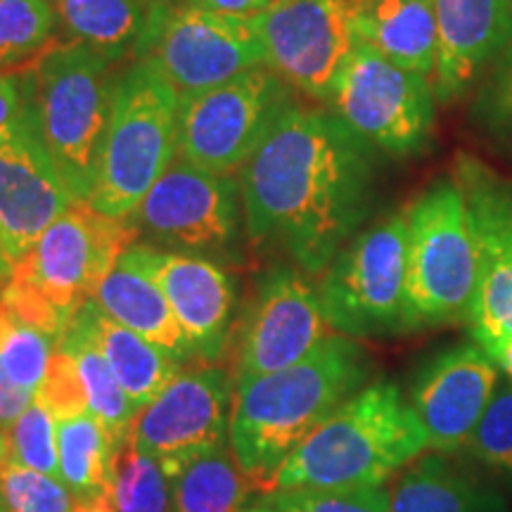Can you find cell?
Here are the masks:
<instances>
[{
	"instance_id": "cell-1",
	"label": "cell",
	"mask_w": 512,
	"mask_h": 512,
	"mask_svg": "<svg viewBox=\"0 0 512 512\" xmlns=\"http://www.w3.org/2000/svg\"><path fill=\"white\" fill-rule=\"evenodd\" d=\"M375 152L328 107L292 100L240 169L247 238L323 273L373 214Z\"/></svg>"
},
{
	"instance_id": "cell-2",
	"label": "cell",
	"mask_w": 512,
	"mask_h": 512,
	"mask_svg": "<svg viewBox=\"0 0 512 512\" xmlns=\"http://www.w3.org/2000/svg\"><path fill=\"white\" fill-rule=\"evenodd\" d=\"M370 375L368 351L351 337L330 335L294 366L235 384L230 453L252 491L266 494L294 448L361 392Z\"/></svg>"
},
{
	"instance_id": "cell-3",
	"label": "cell",
	"mask_w": 512,
	"mask_h": 512,
	"mask_svg": "<svg viewBox=\"0 0 512 512\" xmlns=\"http://www.w3.org/2000/svg\"><path fill=\"white\" fill-rule=\"evenodd\" d=\"M425 451V430L411 403L394 382L377 380L342 403L294 448L266 494L384 484Z\"/></svg>"
},
{
	"instance_id": "cell-4",
	"label": "cell",
	"mask_w": 512,
	"mask_h": 512,
	"mask_svg": "<svg viewBox=\"0 0 512 512\" xmlns=\"http://www.w3.org/2000/svg\"><path fill=\"white\" fill-rule=\"evenodd\" d=\"M112 64L69 41L48 46L19 69L24 110L76 202L91 200L98 183L117 86Z\"/></svg>"
},
{
	"instance_id": "cell-5",
	"label": "cell",
	"mask_w": 512,
	"mask_h": 512,
	"mask_svg": "<svg viewBox=\"0 0 512 512\" xmlns=\"http://www.w3.org/2000/svg\"><path fill=\"white\" fill-rule=\"evenodd\" d=\"M406 228L403 330L465 323L477 287V247L456 174L437 178L408 204Z\"/></svg>"
},
{
	"instance_id": "cell-6",
	"label": "cell",
	"mask_w": 512,
	"mask_h": 512,
	"mask_svg": "<svg viewBox=\"0 0 512 512\" xmlns=\"http://www.w3.org/2000/svg\"><path fill=\"white\" fill-rule=\"evenodd\" d=\"M178 105L181 95L150 60H136L117 76L98 183L88 200L95 211L133 216L178 157Z\"/></svg>"
},
{
	"instance_id": "cell-7",
	"label": "cell",
	"mask_w": 512,
	"mask_h": 512,
	"mask_svg": "<svg viewBox=\"0 0 512 512\" xmlns=\"http://www.w3.org/2000/svg\"><path fill=\"white\" fill-rule=\"evenodd\" d=\"M406 211L361 228L318 275L325 323L351 339L401 335L406 297Z\"/></svg>"
},
{
	"instance_id": "cell-8",
	"label": "cell",
	"mask_w": 512,
	"mask_h": 512,
	"mask_svg": "<svg viewBox=\"0 0 512 512\" xmlns=\"http://www.w3.org/2000/svg\"><path fill=\"white\" fill-rule=\"evenodd\" d=\"M437 93L430 76L408 72L356 41L332 81L325 107L375 150L415 157L432 143Z\"/></svg>"
},
{
	"instance_id": "cell-9",
	"label": "cell",
	"mask_w": 512,
	"mask_h": 512,
	"mask_svg": "<svg viewBox=\"0 0 512 512\" xmlns=\"http://www.w3.org/2000/svg\"><path fill=\"white\" fill-rule=\"evenodd\" d=\"M136 55L155 64L185 98L264 64V41L256 17L152 0Z\"/></svg>"
},
{
	"instance_id": "cell-10",
	"label": "cell",
	"mask_w": 512,
	"mask_h": 512,
	"mask_svg": "<svg viewBox=\"0 0 512 512\" xmlns=\"http://www.w3.org/2000/svg\"><path fill=\"white\" fill-rule=\"evenodd\" d=\"M292 100H297L292 88L266 64L209 91L185 95L178 105V157L233 176Z\"/></svg>"
},
{
	"instance_id": "cell-11",
	"label": "cell",
	"mask_w": 512,
	"mask_h": 512,
	"mask_svg": "<svg viewBox=\"0 0 512 512\" xmlns=\"http://www.w3.org/2000/svg\"><path fill=\"white\" fill-rule=\"evenodd\" d=\"M138 235L133 219H112L88 202H74L15 261L10 280L34 290L69 323Z\"/></svg>"
},
{
	"instance_id": "cell-12",
	"label": "cell",
	"mask_w": 512,
	"mask_h": 512,
	"mask_svg": "<svg viewBox=\"0 0 512 512\" xmlns=\"http://www.w3.org/2000/svg\"><path fill=\"white\" fill-rule=\"evenodd\" d=\"M240 181L176 157L133 211L138 233L169 252L240 259Z\"/></svg>"
},
{
	"instance_id": "cell-13",
	"label": "cell",
	"mask_w": 512,
	"mask_h": 512,
	"mask_svg": "<svg viewBox=\"0 0 512 512\" xmlns=\"http://www.w3.org/2000/svg\"><path fill=\"white\" fill-rule=\"evenodd\" d=\"M456 178L477 247V287L465 323L472 342L486 349L512 337V181L472 155H458Z\"/></svg>"
},
{
	"instance_id": "cell-14",
	"label": "cell",
	"mask_w": 512,
	"mask_h": 512,
	"mask_svg": "<svg viewBox=\"0 0 512 512\" xmlns=\"http://www.w3.org/2000/svg\"><path fill=\"white\" fill-rule=\"evenodd\" d=\"M235 382L221 368L181 373L136 415L131 439L174 482L183 467L226 446Z\"/></svg>"
},
{
	"instance_id": "cell-15",
	"label": "cell",
	"mask_w": 512,
	"mask_h": 512,
	"mask_svg": "<svg viewBox=\"0 0 512 512\" xmlns=\"http://www.w3.org/2000/svg\"><path fill=\"white\" fill-rule=\"evenodd\" d=\"M351 12L354 0H275L256 17L264 64L294 93L325 102L356 46Z\"/></svg>"
},
{
	"instance_id": "cell-16",
	"label": "cell",
	"mask_w": 512,
	"mask_h": 512,
	"mask_svg": "<svg viewBox=\"0 0 512 512\" xmlns=\"http://www.w3.org/2000/svg\"><path fill=\"white\" fill-rule=\"evenodd\" d=\"M328 337L330 325L306 273L294 266H275L261 275L252 306L242 320L230 377L240 384L278 373L309 356Z\"/></svg>"
},
{
	"instance_id": "cell-17",
	"label": "cell",
	"mask_w": 512,
	"mask_h": 512,
	"mask_svg": "<svg viewBox=\"0 0 512 512\" xmlns=\"http://www.w3.org/2000/svg\"><path fill=\"white\" fill-rule=\"evenodd\" d=\"M76 200L27 110L0 136V245L12 264Z\"/></svg>"
},
{
	"instance_id": "cell-18",
	"label": "cell",
	"mask_w": 512,
	"mask_h": 512,
	"mask_svg": "<svg viewBox=\"0 0 512 512\" xmlns=\"http://www.w3.org/2000/svg\"><path fill=\"white\" fill-rule=\"evenodd\" d=\"M126 256L164 292L192 356L204 363L219 361L233 330V278L216 261L138 242L126 249Z\"/></svg>"
},
{
	"instance_id": "cell-19",
	"label": "cell",
	"mask_w": 512,
	"mask_h": 512,
	"mask_svg": "<svg viewBox=\"0 0 512 512\" xmlns=\"http://www.w3.org/2000/svg\"><path fill=\"white\" fill-rule=\"evenodd\" d=\"M496 384V363L477 342L448 347L422 363L408 403L425 430L427 448L437 453L463 448Z\"/></svg>"
},
{
	"instance_id": "cell-20",
	"label": "cell",
	"mask_w": 512,
	"mask_h": 512,
	"mask_svg": "<svg viewBox=\"0 0 512 512\" xmlns=\"http://www.w3.org/2000/svg\"><path fill=\"white\" fill-rule=\"evenodd\" d=\"M439 60L432 76L439 102L475 88L512 41V0H434Z\"/></svg>"
},
{
	"instance_id": "cell-21",
	"label": "cell",
	"mask_w": 512,
	"mask_h": 512,
	"mask_svg": "<svg viewBox=\"0 0 512 512\" xmlns=\"http://www.w3.org/2000/svg\"><path fill=\"white\" fill-rule=\"evenodd\" d=\"M351 27L389 62L408 72L434 76L439 60V29L434 0H354Z\"/></svg>"
},
{
	"instance_id": "cell-22",
	"label": "cell",
	"mask_w": 512,
	"mask_h": 512,
	"mask_svg": "<svg viewBox=\"0 0 512 512\" xmlns=\"http://www.w3.org/2000/svg\"><path fill=\"white\" fill-rule=\"evenodd\" d=\"M91 302L98 304L107 316L124 328L155 344L181 366L195 361L188 339L166 302L164 292L143 268L128 259L126 252L121 254L110 275L102 280Z\"/></svg>"
},
{
	"instance_id": "cell-23",
	"label": "cell",
	"mask_w": 512,
	"mask_h": 512,
	"mask_svg": "<svg viewBox=\"0 0 512 512\" xmlns=\"http://www.w3.org/2000/svg\"><path fill=\"white\" fill-rule=\"evenodd\" d=\"M79 313L138 413L181 375V363L107 316L95 302L83 304Z\"/></svg>"
},
{
	"instance_id": "cell-24",
	"label": "cell",
	"mask_w": 512,
	"mask_h": 512,
	"mask_svg": "<svg viewBox=\"0 0 512 512\" xmlns=\"http://www.w3.org/2000/svg\"><path fill=\"white\" fill-rule=\"evenodd\" d=\"M503 501L444 456L415 458L396 482L389 512H503Z\"/></svg>"
},
{
	"instance_id": "cell-25",
	"label": "cell",
	"mask_w": 512,
	"mask_h": 512,
	"mask_svg": "<svg viewBox=\"0 0 512 512\" xmlns=\"http://www.w3.org/2000/svg\"><path fill=\"white\" fill-rule=\"evenodd\" d=\"M57 347H62L74 356L83 387H86L88 411L100 422L102 430L110 434L114 444L121 448L131 439L138 411L133 408L124 389H121L110 363L102 356L98 342H95V337L91 335L79 311H76V316L69 320V325L64 328L60 339H57Z\"/></svg>"
},
{
	"instance_id": "cell-26",
	"label": "cell",
	"mask_w": 512,
	"mask_h": 512,
	"mask_svg": "<svg viewBox=\"0 0 512 512\" xmlns=\"http://www.w3.org/2000/svg\"><path fill=\"white\" fill-rule=\"evenodd\" d=\"M57 19L72 41L110 62L136 53L147 24L143 0H53Z\"/></svg>"
},
{
	"instance_id": "cell-27",
	"label": "cell",
	"mask_w": 512,
	"mask_h": 512,
	"mask_svg": "<svg viewBox=\"0 0 512 512\" xmlns=\"http://www.w3.org/2000/svg\"><path fill=\"white\" fill-rule=\"evenodd\" d=\"M117 453L119 446L102 430L91 411L57 420L60 479L72 491L76 503L112 496Z\"/></svg>"
},
{
	"instance_id": "cell-28",
	"label": "cell",
	"mask_w": 512,
	"mask_h": 512,
	"mask_svg": "<svg viewBox=\"0 0 512 512\" xmlns=\"http://www.w3.org/2000/svg\"><path fill=\"white\" fill-rule=\"evenodd\" d=\"M252 484L228 448L192 460L174 479V512H242Z\"/></svg>"
},
{
	"instance_id": "cell-29",
	"label": "cell",
	"mask_w": 512,
	"mask_h": 512,
	"mask_svg": "<svg viewBox=\"0 0 512 512\" xmlns=\"http://www.w3.org/2000/svg\"><path fill=\"white\" fill-rule=\"evenodd\" d=\"M57 339L0 306V377L22 392L38 394Z\"/></svg>"
},
{
	"instance_id": "cell-30",
	"label": "cell",
	"mask_w": 512,
	"mask_h": 512,
	"mask_svg": "<svg viewBox=\"0 0 512 512\" xmlns=\"http://www.w3.org/2000/svg\"><path fill=\"white\" fill-rule=\"evenodd\" d=\"M174 482L164 467L128 439L117 453L112 484L114 512H169Z\"/></svg>"
},
{
	"instance_id": "cell-31",
	"label": "cell",
	"mask_w": 512,
	"mask_h": 512,
	"mask_svg": "<svg viewBox=\"0 0 512 512\" xmlns=\"http://www.w3.org/2000/svg\"><path fill=\"white\" fill-rule=\"evenodd\" d=\"M57 22L53 0H0V69L43 53Z\"/></svg>"
},
{
	"instance_id": "cell-32",
	"label": "cell",
	"mask_w": 512,
	"mask_h": 512,
	"mask_svg": "<svg viewBox=\"0 0 512 512\" xmlns=\"http://www.w3.org/2000/svg\"><path fill=\"white\" fill-rule=\"evenodd\" d=\"M470 114L477 131L512 157V41L475 86Z\"/></svg>"
},
{
	"instance_id": "cell-33",
	"label": "cell",
	"mask_w": 512,
	"mask_h": 512,
	"mask_svg": "<svg viewBox=\"0 0 512 512\" xmlns=\"http://www.w3.org/2000/svg\"><path fill=\"white\" fill-rule=\"evenodd\" d=\"M387 484L290 489L266 494L268 508L278 512H389Z\"/></svg>"
},
{
	"instance_id": "cell-34",
	"label": "cell",
	"mask_w": 512,
	"mask_h": 512,
	"mask_svg": "<svg viewBox=\"0 0 512 512\" xmlns=\"http://www.w3.org/2000/svg\"><path fill=\"white\" fill-rule=\"evenodd\" d=\"M0 496L8 512H74L76 498L62 479L8 460L0 467Z\"/></svg>"
},
{
	"instance_id": "cell-35",
	"label": "cell",
	"mask_w": 512,
	"mask_h": 512,
	"mask_svg": "<svg viewBox=\"0 0 512 512\" xmlns=\"http://www.w3.org/2000/svg\"><path fill=\"white\" fill-rule=\"evenodd\" d=\"M10 460L60 479L57 420L38 399L10 427Z\"/></svg>"
},
{
	"instance_id": "cell-36",
	"label": "cell",
	"mask_w": 512,
	"mask_h": 512,
	"mask_svg": "<svg viewBox=\"0 0 512 512\" xmlns=\"http://www.w3.org/2000/svg\"><path fill=\"white\" fill-rule=\"evenodd\" d=\"M479 463L512 472V382H498L465 444Z\"/></svg>"
},
{
	"instance_id": "cell-37",
	"label": "cell",
	"mask_w": 512,
	"mask_h": 512,
	"mask_svg": "<svg viewBox=\"0 0 512 512\" xmlns=\"http://www.w3.org/2000/svg\"><path fill=\"white\" fill-rule=\"evenodd\" d=\"M36 399L55 415V420H67L74 415L88 413V396L83 387L79 366L74 356L62 347H55V354L50 358V366L38 389Z\"/></svg>"
},
{
	"instance_id": "cell-38",
	"label": "cell",
	"mask_w": 512,
	"mask_h": 512,
	"mask_svg": "<svg viewBox=\"0 0 512 512\" xmlns=\"http://www.w3.org/2000/svg\"><path fill=\"white\" fill-rule=\"evenodd\" d=\"M24 114V88L19 72H0V136Z\"/></svg>"
},
{
	"instance_id": "cell-39",
	"label": "cell",
	"mask_w": 512,
	"mask_h": 512,
	"mask_svg": "<svg viewBox=\"0 0 512 512\" xmlns=\"http://www.w3.org/2000/svg\"><path fill=\"white\" fill-rule=\"evenodd\" d=\"M174 3L195 5L211 12H223L233 17H259L271 8L275 0H174Z\"/></svg>"
},
{
	"instance_id": "cell-40",
	"label": "cell",
	"mask_w": 512,
	"mask_h": 512,
	"mask_svg": "<svg viewBox=\"0 0 512 512\" xmlns=\"http://www.w3.org/2000/svg\"><path fill=\"white\" fill-rule=\"evenodd\" d=\"M496 363L498 373L505 375V380L512 382V337H505L501 342H494L491 347L484 349Z\"/></svg>"
},
{
	"instance_id": "cell-41",
	"label": "cell",
	"mask_w": 512,
	"mask_h": 512,
	"mask_svg": "<svg viewBox=\"0 0 512 512\" xmlns=\"http://www.w3.org/2000/svg\"><path fill=\"white\" fill-rule=\"evenodd\" d=\"M74 512H114L112 496H98V498H91V501L76 503Z\"/></svg>"
},
{
	"instance_id": "cell-42",
	"label": "cell",
	"mask_w": 512,
	"mask_h": 512,
	"mask_svg": "<svg viewBox=\"0 0 512 512\" xmlns=\"http://www.w3.org/2000/svg\"><path fill=\"white\" fill-rule=\"evenodd\" d=\"M12 259L8 254H5V249H3V245H0V285L5 283V280L10 278V273H12Z\"/></svg>"
},
{
	"instance_id": "cell-43",
	"label": "cell",
	"mask_w": 512,
	"mask_h": 512,
	"mask_svg": "<svg viewBox=\"0 0 512 512\" xmlns=\"http://www.w3.org/2000/svg\"><path fill=\"white\" fill-rule=\"evenodd\" d=\"M247 512H278V510L268 508V505H259V508H252V510H247Z\"/></svg>"
},
{
	"instance_id": "cell-44",
	"label": "cell",
	"mask_w": 512,
	"mask_h": 512,
	"mask_svg": "<svg viewBox=\"0 0 512 512\" xmlns=\"http://www.w3.org/2000/svg\"><path fill=\"white\" fill-rule=\"evenodd\" d=\"M0 512H8V508H5V501H3V496H0Z\"/></svg>"
}]
</instances>
